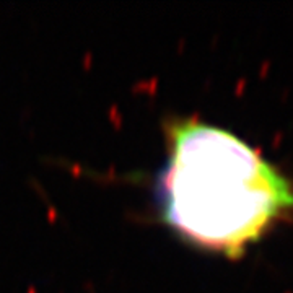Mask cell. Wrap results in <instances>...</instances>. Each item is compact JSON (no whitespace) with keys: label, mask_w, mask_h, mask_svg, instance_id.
<instances>
[{"label":"cell","mask_w":293,"mask_h":293,"mask_svg":"<svg viewBox=\"0 0 293 293\" xmlns=\"http://www.w3.org/2000/svg\"><path fill=\"white\" fill-rule=\"evenodd\" d=\"M166 150L156 184L163 222L190 244L238 259L293 213L290 181L225 129L171 119Z\"/></svg>","instance_id":"1"}]
</instances>
